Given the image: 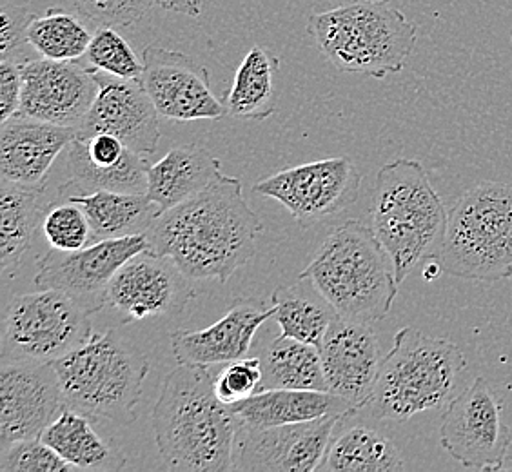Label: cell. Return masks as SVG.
Masks as SVG:
<instances>
[{
	"instance_id": "6da1fadb",
	"label": "cell",
	"mask_w": 512,
	"mask_h": 472,
	"mask_svg": "<svg viewBox=\"0 0 512 472\" xmlns=\"http://www.w3.org/2000/svg\"><path fill=\"white\" fill-rule=\"evenodd\" d=\"M262 233L242 180L222 173L202 193L160 213L146 235L151 249L169 256L191 280L226 284L253 260Z\"/></svg>"
},
{
	"instance_id": "7a4b0ae2",
	"label": "cell",
	"mask_w": 512,
	"mask_h": 472,
	"mask_svg": "<svg viewBox=\"0 0 512 472\" xmlns=\"http://www.w3.org/2000/svg\"><path fill=\"white\" fill-rule=\"evenodd\" d=\"M204 365L178 364L166 376L151 423L173 471H233L238 418L222 404Z\"/></svg>"
},
{
	"instance_id": "3957f363",
	"label": "cell",
	"mask_w": 512,
	"mask_h": 472,
	"mask_svg": "<svg viewBox=\"0 0 512 472\" xmlns=\"http://www.w3.org/2000/svg\"><path fill=\"white\" fill-rule=\"evenodd\" d=\"M300 278L336 315L353 322L384 320L398 295L391 256L360 220H347L325 236Z\"/></svg>"
},
{
	"instance_id": "277c9868",
	"label": "cell",
	"mask_w": 512,
	"mask_h": 472,
	"mask_svg": "<svg viewBox=\"0 0 512 472\" xmlns=\"http://www.w3.org/2000/svg\"><path fill=\"white\" fill-rule=\"evenodd\" d=\"M447 222L449 211L418 160L396 158L380 168L371 227L393 260L398 286L422 262L438 258Z\"/></svg>"
},
{
	"instance_id": "5b68a950",
	"label": "cell",
	"mask_w": 512,
	"mask_h": 472,
	"mask_svg": "<svg viewBox=\"0 0 512 472\" xmlns=\"http://www.w3.org/2000/svg\"><path fill=\"white\" fill-rule=\"evenodd\" d=\"M306 31L338 71L382 80L405 68L418 28L389 2H362L311 15Z\"/></svg>"
},
{
	"instance_id": "8992f818",
	"label": "cell",
	"mask_w": 512,
	"mask_h": 472,
	"mask_svg": "<svg viewBox=\"0 0 512 472\" xmlns=\"http://www.w3.org/2000/svg\"><path fill=\"white\" fill-rule=\"evenodd\" d=\"M465 367L467 360L453 340L404 327L394 335L393 349L384 356L367 407L378 420L393 422L444 409L451 404Z\"/></svg>"
},
{
	"instance_id": "52a82bcc",
	"label": "cell",
	"mask_w": 512,
	"mask_h": 472,
	"mask_svg": "<svg viewBox=\"0 0 512 472\" xmlns=\"http://www.w3.org/2000/svg\"><path fill=\"white\" fill-rule=\"evenodd\" d=\"M53 367L69 409L117 425L137 420L149 360L115 329L93 333Z\"/></svg>"
},
{
	"instance_id": "ba28073f",
	"label": "cell",
	"mask_w": 512,
	"mask_h": 472,
	"mask_svg": "<svg viewBox=\"0 0 512 472\" xmlns=\"http://www.w3.org/2000/svg\"><path fill=\"white\" fill-rule=\"evenodd\" d=\"M447 275L473 282L512 276V184L480 182L449 211L444 246L434 260Z\"/></svg>"
},
{
	"instance_id": "9c48e42d",
	"label": "cell",
	"mask_w": 512,
	"mask_h": 472,
	"mask_svg": "<svg viewBox=\"0 0 512 472\" xmlns=\"http://www.w3.org/2000/svg\"><path fill=\"white\" fill-rule=\"evenodd\" d=\"M89 316L55 289L13 296L2 322V364H55L91 338Z\"/></svg>"
},
{
	"instance_id": "30bf717a",
	"label": "cell",
	"mask_w": 512,
	"mask_h": 472,
	"mask_svg": "<svg viewBox=\"0 0 512 472\" xmlns=\"http://www.w3.org/2000/svg\"><path fill=\"white\" fill-rule=\"evenodd\" d=\"M362 175L347 157L324 158L258 180L253 193L280 202L300 227H313L353 206Z\"/></svg>"
},
{
	"instance_id": "8fae6325",
	"label": "cell",
	"mask_w": 512,
	"mask_h": 472,
	"mask_svg": "<svg viewBox=\"0 0 512 472\" xmlns=\"http://www.w3.org/2000/svg\"><path fill=\"white\" fill-rule=\"evenodd\" d=\"M511 442V429L502 420V402L482 376L445 407L440 445L465 469H503Z\"/></svg>"
},
{
	"instance_id": "7c38bea8",
	"label": "cell",
	"mask_w": 512,
	"mask_h": 472,
	"mask_svg": "<svg viewBox=\"0 0 512 472\" xmlns=\"http://www.w3.org/2000/svg\"><path fill=\"white\" fill-rule=\"evenodd\" d=\"M146 249H151L148 235L100 240L79 251H59L51 247L39 260L35 286L60 291L84 307L89 315H95L108 305L113 276L129 258Z\"/></svg>"
},
{
	"instance_id": "4fadbf2b",
	"label": "cell",
	"mask_w": 512,
	"mask_h": 472,
	"mask_svg": "<svg viewBox=\"0 0 512 472\" xmlns=\"http://www.w3.org/2000/svg\"><path fill=\"white\" fill-rule=\"evenodd\" d=\"M342 416L276 427H249L238 422L233 471H318Z\"/></svg>"
},
{
	"instance_id": "5bb4252c",
	"label": "cell",
	"mask_w": 512,
	"mask_h": 472,
	"mask_svg": "<svg viewBox=\"0 0 512 472\" xmlns=\"http://www.w3.org/2000/svg\"><path fill=\"white\" fill-rule=\"evenodd\" d=\"M191 280L169 258L153 249L129 258L113 276L108 305L122 322H138L153 316L178 315L197 296Z\"/></svg>"
},
{
	"instance_id": "9a60e30c",
	"label": "cell",
	"mask_w": 512,
	"mask_h": 472,
	"mask_svg": "<svg viewBox=\"0 0 512 472\" xmlns=\"http://www.w3.org/2000/svg\"><path fill=\"white\" fill-rule=\"evenodd\" d=\"M20 115L79 131L99 93L95 68L80 60L30 59L20 62Z\"/></svg>"
},
{
	"instance_id": "2e32d148",
	"label": "cell",
	"mask_w": 512,
	"mask_h": 472,
	"mask_svg": "<svg viewBox=\"0 0 512 472\" xmlns=\"http://www.w3.org/2000/svg\"><path fill=\"white\" fill-rule=\"evenodd\" d=\"M140 82L158 115L171 122L218 120L227 106L211 91L209 71L180 53L151 44L142 51Z\"/></svg>"
},
{
	"instance_id": "e0dca14e",
	"label": "cell",
	"mask_w": 512,
	"mask_h": 472,
	"mask_svg": "<svg viewBox=\"0 0 512 472\" xmlns=\"http://www.w3.org/2000/svg\"><path fill=\"white\" fill-rule=\"evenodd\" d=\"M68 404L53 364H2L0 449L40 438Z\"/></svg>"
},
{
	"instance_id": "ac0fdd59",
	"label": "cell",
	"mask_w": 512,
	"mask_h": 472,
	"mask_svg": "<svg viewBox=\"0 0 512 472\" xmlns=\"http://www.w3.org/2000/svg\"><path fill=\"white\" fill-rule=\"evenodd\" d=\"M99 93L77 138L113 135L138 155H153L160 142L158 111L140 79H119L95 69Z\"/></svg>"
},
{
	"instance_id": "d6986e66",
	"label": "cell",
	"mask_w": 512,
	"mask_h": 472,
	"mask_svg": "<svg viewBox=\"0 0 512 472\" xmlns=\"http://www.w3.org/2000/svg\"><path fill=\"white\" fill-rule=\"evenodd\" d=\"M327 391L365 409L375 391L382 351L371 324L336 316L320 344Z\"/></svg>"
},
{
	"instance_id": "ffe728a7",
	"label": "cell",
	"mask_w": 512,
	"mask_h": 472,
	"mask_svg": "<svg viewBox=\"0 0 512 472\" xmlns=\"http://www.w3.org/2000/svg\"><path fill=\"white\" fill-rule=\"evenodd\" d=\"M69 180L60 187V197L91 191L148 193L146 157L129 149L113 135L75 138L68 148Z\"/></svg>"
},
{
	"instance_id": "44dd1931",
	"label": "cell",
	"mask_w": 512,
	"mask_h": 472,
	"mask_svg": "<svg viewBox=\"0 0 512 472\" xmlns=\"http://www.w3.org/2000/svg\"><path fill=\"white\" fill-rule=\"evenodd\" d=\"M275 316V307L256 298H238L218 322L200 331L177 329L171 333V349L177 364H229L244 358L256 331Z\"/></svg>"
},
{
	"instance_id": "7402d4cb",
	"label": "cell",
	"mask_w": 512,
	"mask_h": 472,
	"mask_svg": "<svg viewBox=\"0 0 512 472\" xmlns=\"http://www.w3.org/2000/svg\"><path fill=\"white\" fill-rule=\"evenodd\" d=\"M75 128H62L37 118L13 115L0 129V173L20 184H44L53 162L77 138Z\"/></svg>"
},
{
	"instance_id": "603a6c76",
	"label": "cell",
	"mask_w": 512,
	"mask_h": 472,
	"mask_svg": "<svg viewBox=\"0 0 512 472\" xmlns=\"http://www.w3.org/2000/svg\"><path fill=\"white\" fill-rule=\"evenodd\" d=\"M238 422L249 427H276L311 422L324 416H355L353 405L329 391L264 389L235 405H229Z\"/></svg>"
},
{
	"instance_id": "cb8c5ba5",
	"label": "cell",
	"mask_w": 512,
	"mask_h": 472,
	"mask_svg": "<svg viewBox=\"0 0 512 472\" xmlns=\"http://www.w3.org/2000/svg\"><path fill=\"white\" fill-rule=\"evenodd\" d=\"M222 175L220 160L198 144L178 146L148 169V195L158 215L202 193Z\"/></svg>"
},
{
	"instance_id": "d4e9b609",
	"label": "cell",
	"mask_w": 512,
	"mask_h": 472,
	"mask_svg": "<svg viewBox=\"0 0 512 472\" xmlns=\"http://www.w3.org/2000/svg\"><path fill=\"white\" fill-rule=\"evenodd\" d=\"M46 186L4 180L0 184V267L8 275L28 253L46 215Z\"/></svg>"
},
{
	"instance_id": "484cf974",
	"label": "cell",
	"mask_w": 512,
	"mask_h": 472,
	"mask_svg": "<svg viewBox=\"0 0 512 472\" xmlns=\"http://www.w3.org/2000/svg\"><path fill=\"white\" fill-rule=\"evenodd\" d=\"M88 414L64 409L42 433V442L77 471H120L126 465L119 447L93 427Z\"/></svg>"
},
{
	"instance_id": "4316f807",
	"label": "cell",
	"mask_w": 512,
	"mask_h": 472,
	"mask_svg": "<svg viewBox=\"0 0 512 472\" xmlns=\"http://www.w3.org/2000/svg\"><path fill=\"white\" fill-rule=\"evenodd\" d=\"M69 200L82 207L91 227V242L146 235L158 217L157 204L148 195L117 193V191H91L82 195H69Z\"/></svg>"
},
{
	"instance_id": "83f0119b",
	"label": "cell",
	"mask_w": 512,
	"mask_h": 472,
	"mask_svg": "<svg viewBox=\"0 0 512 472\" xmlns=\"http://www.w3.org/2000/svg\"><path fill=\"white\" fill-rule=\"evenodd\" d=\"M280 60L264 46H253L240 62L227 93V113L244 120H266L275 113V77Z\"/></svg>"
},
{
	"instance_id": "f1b7e54d",
	"label": "cell",
	"mask_w": 512,
	"mask_h": 472,
	"mask_svg": "<svg viewBox=\"0 0 512 472\" xmlns=\"http://www.w3.org/2000/svg\"><path fill=\"white\" fill-rule=\"evenodd\" d=\"M262 360L264 389H306L327 391L320 349L295 338L276 336L267 345Z\"/></svg>"
},
{
	"instance_id": "f546056e",
	"label": "cell",
	"mask_w": 512,
	"mask_h": 472,
	"mask_svg": "<svg viewBox=\"0 0 512 472\" xmlns=\"http://www.w3.org/2000/svg\"><path fill=\"white\" fill-rule=\"evenodd\" d=\"M404 469L402 454L387 436L369 427H353L331 442L318 471L396 472Z\"/></svg>"
},
{
	"instance_id": "4dcf8cb0",
	"label": "cell",
	"mask_w": 512,
	"mask_h": 472,
	"mask_svg": "<svg viewBox=\"0 0 512 472\" xmlns=\"http://www.w3.org/2000/svg\"><path fill=\"white\" fill-rule=\"evenodd\" d=\"M315 295V287L302 278L296 286L276 289L271 296V305L275 307L273 318L280 327V336L320 347L338 315L322 296L315 298Z\"/></svg>"
},
{
	"instance_id": "1f68e13d",
	"label": "cell",
	"mask_w": 512,
	"mask_h": 472,
	"mask_svg": "<svg viewBox=\"0 0 512 472\" xmlns=\"http://www.w3.org/2000/svg\"><path fill=\"white\" fill-rule=\"evenodd\" d=\"M91 37L93 33L80 17L60 8L35 15L28 28V44L42 59L80 60Z\"/></svg>"
},
{
	"instance_id": "d6a6232c",
	"label": "cell",
	"mask_w": 512,
	"mask_h": 472,
	"mask_svg": "<svg viewBox=\"0 0 512 472\" xmlns=\"http://www.w3.org/2000/svg\"><path fill=\"white\" fill-rule=\"evenodd\" d=\"M84 59L91 68L119 79H140L144 71V62L138 60L128 40L120 35L117 28L109 26H99L93 33Z\"/></svg>"
},
{
	"instance_id": "836d02e7",
	"label": "cell",
	"mask_w": 512,
	"mask_h": 472,
	"mask_svg": "<svg viewBox=\"0 0 512 472\" xmlns=\"http://www.w3.org/2000/svg\"><path fill=\"white\" fill-rule=\"evenodd\" d=\"M40 229L48 244L59 251H79L91 242V227L86 213L69 200L50 204Z\"/></svg>"
},
{
	"instance_id": "e575fe53",
	"label": "cell",
	"mask_w": 512,
	"mask_h": 472,
	"mask_svg": "<svg viewBox=\"0 0 512 472\" xmlns=\"http://www.w3.org/2000/svg\"><path fill=\"white\" fill-rule=\"evenodd\" d=\"M69 465L55 449L42 438H28L13 442L0 451L2 472H68Z\"/></svg>"
},
{
	"instance_id": "d590c367",
	"label": "cell",
	"mask_w": 512,
	"mask_h": 472,
	"mask_svg": "<svg viewBox=\"0 0 512 472\" xmlns=\"http://www.w3.org/2000/svg\"><path fill=\"white\" fill-rule=\"evenodd\" d=\"M215 394L222 404L235 405L249 396L262 391V360L240 358L229 364L215 376Z\"/></svg>"
},
{
	"instance_id": "8d00e7d4",
	"label": "cell",
	"mask_w": 512,
	"mask_h": 472,
	"mask_svg": "<svg viewBox=\"0 0 512 472\" xmlns=\"http://www.w3.org/2000/svg\"><path fill=\"white\" fill-rule=\"evenodd\" d=\"M84 19L124 30L146 17L157 0H71Z\"/></svg>"
},
{
	"instance_id": "74e56055",
	"label": "cell",
	"mask_w": 512,
	"mask_h": 472,
	"mask_svg": "<svg viewBox=\"0 0 512 472\" xmlns=\"http://www.w3.org/2000/svg\"><path fill=\"white\" fill-rule=\"evenodd\" d=\"M35 13L26 6H17L4 2L2 4V31H0V57L11 62H26L35 59L28 55L33 50L28 44V28Z\"/></svg>"
},
{
	"instance_id": "f35d334b",
	"label": "cell",
	"mask_w": 512,
	"mask_h": 472,
	"mask_svg": "<svg viewBox=\"0 0 512 472\" xmlns=\"http://www.w3.org/2000/svg\"><path fill=\"white\" fill-rule=\"evenodd\" d=\"M22 104V71L19 62L0 64V124L17 115Z\"/></svg>"
},
{
	"instance_id": "ab89813d",
	"label": "cell",
	"mask_w": 512,
	"mask_h": 472,
	"mask_svg": "<svg viewBox=\"0 0 512 472\" xmlns=\"http://www.w3.org/2000/svg\"><path fill=\"white\" fill-rule=\"evenodd\" d=\"M202 2L204 0H157V6L180 15L198 17L202 13Z\"/></svg>"
},
{
	"instance_id": "60d3db41",
	"label": "cell",
	"mask_w": 512,
	"mask_h": 472,
	"mask_svg": "<svg viewBox=\"0 0 512 472\" xmlns=\"http://www.w3.org/2000/svg\"><path fill=\"white\" fill-rule=\"evenodd\" d=\"M324 2H329V4H333L335 8H338V6H349V4H362V2H391V0H324Z\"/></svg>"
},
{
	"instance_id": "b9f144b4",
	"label": "cell",
	"mask_w": 512,
	"mask_h": 472,
	"mask_svg": "<svg viewBox=\"0 0 512 472\" xmlns=\"http://www.w3.org/2000/svg\"><path fill=\"white\" fill-rule=\"evenodd\" d=\"M511 42H512V31H511Z\"/></svg>"
}]
</instances>
